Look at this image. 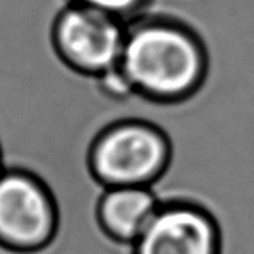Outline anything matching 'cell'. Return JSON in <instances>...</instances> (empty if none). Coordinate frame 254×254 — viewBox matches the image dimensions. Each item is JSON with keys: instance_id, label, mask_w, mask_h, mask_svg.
<instances>
[{"instance_id": "6da1fadb", "label": "cell", "mask_w": 254, "mask_h": 254, "mask_svg": "<svg viewBox=\"0 0 254 254\" xmlns=\"http://www.w3.org/2000/svg\"><path fill=\"white\" fill-rule=\"evenodd\" d=\"M205 52L185 25L158 16L127 22L121 70L134 91L161 101L193 92L205 74Z\"/></svg>"}, {"instance_id": "7a4b0ae2", "label": "cell", "mask_w": 254, "mask_h": 254, "mask_svg": "<svg viewBox=\"0 0 254 254\" xmlns=\"http://www.w3.org/2000/svg\"><path fill=\"white\" fill-rule=\"evenodd\" d=\"M170 144L155 125L124 121L109 127L89 153L95 177L110 186H150L165 170Z\"/></svg>"}, {"instance_id": "3957f363", "label": "cell", "mask_w": 254, "mask_h": 254, "mask_svg": "<svg viewBox=\"0 0 254 254\" xmlns=\"http://www.w3.org/2000/svg\"><path fill=\"white\" fill-rule=\"evenodd\" d=\"M57 210L46 186L22 170L0 173V247L37 253L54 240Z\"/></svg>"}, {"instance_id": "277c9868", "label": "cell", "mask_w": 254, "mask_h": 254, "mask_svg": "<svg viewBox=\"0 0 254 254\" xmlns=\"http://www.w3.org/2000/svg\"><path fill=\"white\" fill-rule=\"evenodd\" d=\"M54 45L74 70L103 74L119 67L127 24L112 15L79 3H68L54 24Z\"/></svg>"}, {"instance_id": "5b68a950", "label": "cell", "mask_w": 254, "mask_h": 254, "mask_svg": "<svg viewBox=\"0 0 254 254\" xmlns=\"http://www.w3.org/2000/svg\"><path fill=\"white\" fill-rule=\"evenodd\" d=\"M132 254H222V237L214 219L189 202H164Z\"/></svg>"}, {"instance_id": "8992f818", "label": "cell", "mask_w": 254, "mask_h": 254, "mask_svg": "<svg viewBox=\"0 0 254 254\" xmlns=\"http://www.w3.org/2000/svg\"><path fill=\"white\" fill-rule=\"evenodd\" d=\"M161 201L150 186H110L98 202V220L115 241L134 244L144 232Z\"/></svg>"}, {"instance_id": "52a82bcc", "label": "cell", "mask_w": 254, "mask_h": 254, "mask_svg": "<svg viewBox=\"0 0 254 254\" xmlns=\"http://www.w3.org/2000/svg\"><path fill=\"white\" fill-rule=\"evenodd\" d=\"M73 1L100 10L103 13L116 16L127 24L128 21L137 18L141 13L147 0H73Z\"/></svg>"}, {"instance_id": "ba28073f", "label": "cell", "mask_w": 254, "mask_h": 254, "mask_svg": "<svg viewBox=\"0 0 254 254\" xmlns=\"http://www.w3.org/2000/svg\"><path fill=\"white\" fill-rule=\"evenodd\" d=\"M3 171V167H1V156H0V173Z\"/></svg>"}]
</instances>
